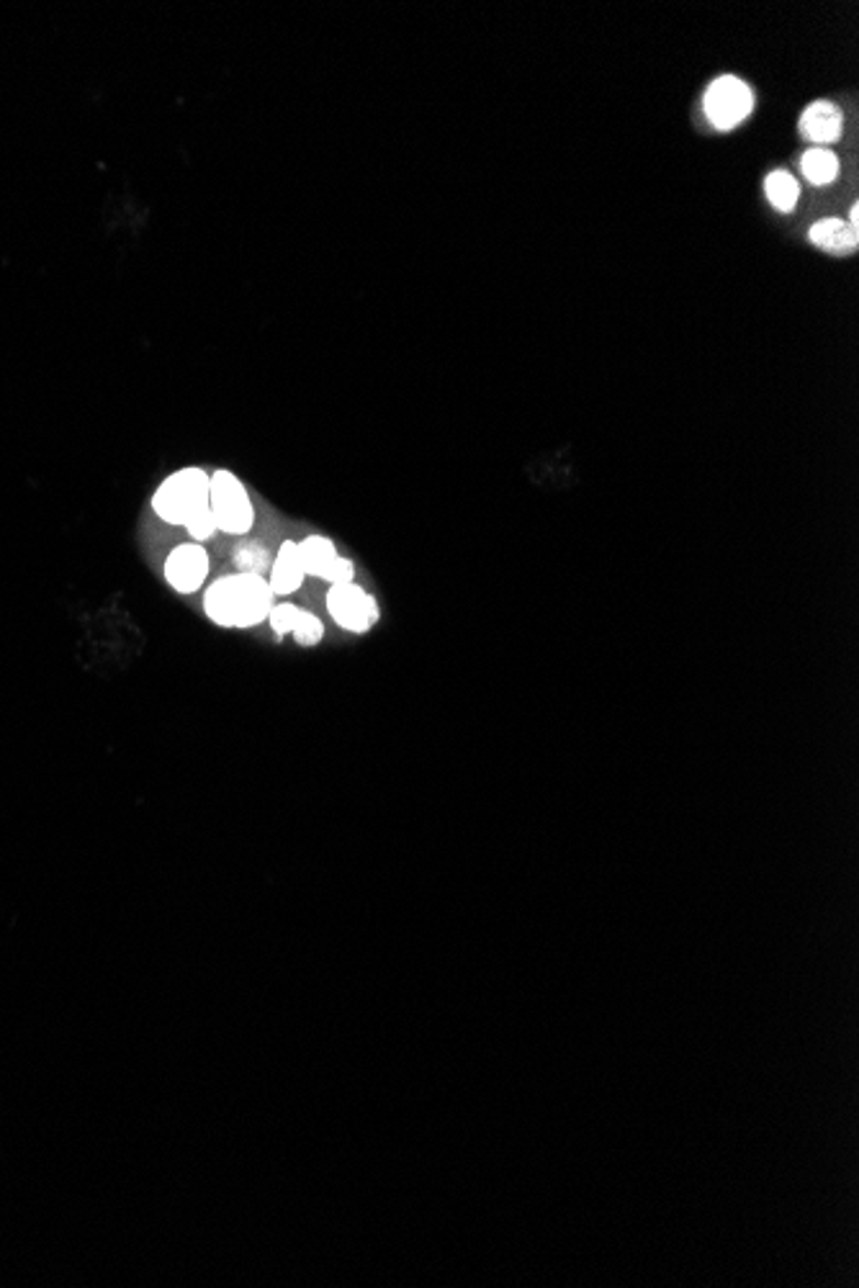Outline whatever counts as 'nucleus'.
<instances>
[{
  "instance_id": "obj_1",
  "label": "nucleus",
  "mask_w": 859,
  "mask_h": 1288,
  "mask_svg": "<svg viewBox=\"0 0 859 1288\" xmlns=\"http://www.w3.org/2000/svg\"><path fill=\"white\" fill-rule=\"evenodd\" d=\"M204 616L219 628H257L268 623L276 605L271 584L261 574H227L214 579L204 591Z\"/></svg>"
},
{
  "instance_id": "obj_2",
  "label": "nucleus",
  "mask_w": 859,
  "mask_h": 1288,
  "mask_svg": "<svg viewBox=\"0 0 859 1288\" xmlns=\"http://www.w3.org/2000/svg\"><path fill=\"white\" fill-rule=\"evenodd\" d=\"M209 481L211 473H206L202 465H188V469L170 473L154 488L152 513L162 522L186 528L188 522H194L198 515L209 509Z\"/></svg>"
},
{
  "instance_id": "obj_3",
  "label": "nucleus",
  "mask_w": 859,
  "mask_h": 1288,
  "mask_svg": "<svg viewBox=\"0 0 859 1288\" xmlns=\"http://www.w3.org/2000/svg\"><path fill=\"white\" fill-rule=\"evenodd\" d=\"M209 513L219 532L242 538L253 530L255 507L248 486L227 469H217L209 481Z\"/></svg>"
},
{
  "instance_id": "obj_4",
  "label": "nucleus",
  "mask_w": 859,
  "mask_h": 1288,
  "mask_svg": "<svg viewBox=\"0 0 859 1288\" xmlns=\"http://www.w3.org/2000/svg\"><path fill=\"white\" fill-rule=\"evenodd\" d=\"M702 111L710 127L718 131H731L742 127L754 111L752 88L736 76H721L708 85L702 95Z\"/></svg>"
},
{
  "instance_id": "obj_5",
  "label": "nucleus",
  "mask_w": 859,
  "mask_h": 1288,
  "mask_svg": "<svg viewBox=\"0 0 859 1288\" xmlns=\"http://www.w3.org/2000/svg\"><path fill=\"white\" fill-rule=\"evenodd\" d=\"M328 612L347 633H368L379 620V602L358 584H332L328 591Z\"/></svg>"
},
{
  "instance_id": "obj_6",
  "label": "nucleus",
  "mask_w": 859,
  "mask_h": 1288,
  "mask_svg": "<svg viewBox=\"0 0 859 1288\" xmlns=\"http://www.w3.org/2000/svg\"><path fill=\"white\" fill-rule=\"evenodd\" d=\"M209 572L211 559L202 543L175 545L173 551L168 553L165 566H162L165 582L170 584V589L177 591V595H196L198 589H204L206 579H209Z\"/></svg>"
},
{
  "instance_id": "obj_7",
  "label": "nucleus",
  "mask_w": 859,
  "mask_h": 1288,
  "mask_svg": "<svg viewBox=\"0 0 859 1288\" xmlns=\"http://www.w3.org/2000/svg\"><path fill=\"white\" fill-rule=\"evenodd\" d=\"M801 135L813 147H828L844 135V111L834 101H813L801 114Z\"/></svg>"
},
{
  "instance_id": "obj_8",
  "label": "nucleus",
  "mask_w": 859,
  "mask_h": 1288,
  "mask_svg": "<svg viewBox=\"0 0 859 1288\" xmlns=\"http://www.w3.org/2000/svg\"><path fill=\"white\" fill-rule=\"evenodd\" d=\"M303 579H307V572H303V566H301L299 543H296V540H284V543H280V548H278L276 559L271 561L268 584H271L273 595L276 597L294 595V591L301 589Z\"/></svg>"
},
{
  "instance_id": "obj_9",
  "label": "nucleus",
  "mask_w": 859,
  "mask_h": 1288,
  "mask_svg": "<svg viewBox=\"0 0 859 1288\" xmlns=\"http://www.w3.org/2000/svg\"><path fill=\"white\" fill-rule=\"evenodd\" d=\"M809 237L818 250H824V253H832V255L855 253L857 242H859L857 229L841 217H826V219L813 221L811 229H809Z\"/></svg>"
},
{
  "instance_id": "obj_10",
  "label": "nucleus",
  "mask_w": 859,
  "mask_h": 1288,
  "mask_svg": "<svg viewBox=\"0 0 859 1288\" xmlns=\"http://www.w3.org/2000/svg\"><path fill=\"white\" fill-rule=\"evenodd\" d=\"M296 543H299L301 566H303V572H307V576H314V579L328 582L332 568H335L337 559H340L335 543L324 536H307L303 540H296Z\"/></svg>"
},
{
  "instance_id": "obj_11",
  "label": "nucleus",
  "mask_w": 859,
  "mask_h": 1288,
  "mask_svg": "<svg viewBox=\"0 0 859 1288\" xmlns=\"http://www.w3.org/2000/svg\"><path fill=\"white\" fill-rule=\"evenodd\" d=\"M801 173H803L805 181L811 183V186H816V188L832 186V183L841 173L839 154H836L834 150H828V147H811V150H805L803 158H801Z\"/></svg>"
},
{
  "instance_id": "obj_12",
  "label": "nucleus",
  "mask_w": 859,
  "mask_h": 1288,
  "mask_svg": "<svg viewBox=\"0 0 859 1288\" xmlns=\"http://www.w3.org/2000/svg\"><path fill=\"white\" fill-rule=\"evenodd\" d=\"M765 196L775 211L790 214L801 202V183L788 170H772L765 177Z\"/></svg>"
},
{
  "instance_id": "obj_13",
  "label": "nucleus",
  "mask_w": 859,
  "mask_h": 1288,
  "mask_svg": "<svg viewBox=\"0 0 859 1288\" xmlns=\"http://www.w3.org/2000/svg\"><path fill=\"white\" fill-rule=\"evenodd\" d=\"M232 561L237 566V572L242 574H261L265 576V572H271V553L268 548L263 543H257V540H244L234 548L232 553Z\"/></svg>"
},
{
  "instance_id": "obj_14",
  "label": "nucleus",
  "mask_w": 859,
  "mask_h": 1288,
  "mask_svg": "<svg viewBox=\"0 0 859 1288\" xmlns=\"http://www.w3.org/2000/svg\"><path fill=\"white\" fill-rule=\"evenodd\" d=\"M291 635H294V641L299 643V646L312 648V646H317V643H320L324 639V625H322V620L314 616V612L301 610L299 612V620H296V625H294V631H291Z\"/></svg>"
},
{
  "instance_id": "obj_15",
  "label": "nucleus",
  "mask_w": 859,
  "mask_h": 1288,
  "mask_svg": "<svg viewBox=\"0 0 859 1288\" xmlns=\"http://www.w3.org/2000/svg\"><path fill=\"white\" fill-rule=\"evenodd\" d=\"M299 612H301L299 607H296L294 602H288V599H286V602H276V605H273L271 612H268V625L273 628V633H276V635H288V633H291L294 625H296V620H299Z\"/></svg>"
},
{
  "instance_id": "obj_16",
  "label": "nucleus",
  "mask_w": 859,
  "mask_h": 1288,
  "mask_svg": "<svg viewBox=\"0 0 859 1288\" xmlns=\"http://www.w3.org/2000/svg\"><path fill=\"white\" fill-rule=\"evenodd\" d=\"M186 530H188V536L196 540V543H206V540H211L219 532L217 530V522H214V517H211L209 509H206L204 515H198L194 522H188Z\"/></svg>"
}]
</instances>
